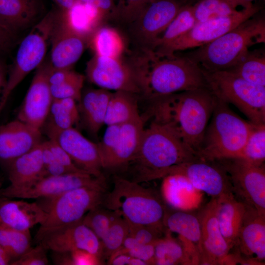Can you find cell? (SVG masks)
<instances>
[{"mask_svg":"<svg viewBox=\"0 0 265 265\" xmlns=\"http://www.w3.org/2000/svg\"><path fill=\"white\" fill-rule=\"evenodd\" d=\"M232 4L237 8L238 6H241L243 8H247L251 6L252 1L254 0H230Z\"/></svg>","mask_w":265,"mask_h":265,"instance_id":"680465c9","label":"cell"},{"mask_svg":"<svg viewBox=\"0 0 265 265\" xmlns=\"http://www.w3.org/2000/svg\"><path fill=\"white\" fill-rule=\"evenodd\" d=\"M185 5L180 0H149L130 24L138 48H151Z\"/></svg>","mask_w":265,"mask_h":265,"instance_id":"5bb4252c","label":"cell"},{"mask_svg":"<svg viewBox=\"0 0 265 265\" xmlns=\"http://www.w3.org/2000/svg\"><path fill=\"white\" fill-rule=\"evenodd\" d=\"M43 10L41 0H0V23L16 33L33 24Z\"/></svg>","mask_w":265,"mask_h":265,"instance_id":"d4e9b609","label":"cell"},{"mask_svg":"<svg viewBox=\"0 0 265 265\" xmlns=\"http://www.w3.org/2000/svg\"><path fill=\"white\" fill-rule=\"evenodd\" d=\"M86 40L66 25L60 11L51 37L50 63L53 69H69L81 56Z\"/></svg>","mask_w":265,"mask_h":265,"instance_id":"44dd1931","label":"cell"},{"mask_svg":"<svg viewBox=\"0 0 265 265\" xmlns=\"http://www.w3.org/2000/svg\"><path fill=\"white\" fill-rule=\"evenodd\" d=\"M112 93L100 88L86 90L81 94L79 109L80 118L87 130L96 134L105 125L108 103Z\"/></svg>","mask_w":265,"mask_h":265,"instance_id":"83f0119b","label":"cell"},{"mask_svg":"<svg viewBox=\"0 0 265 265\" xmlns=\"http://www.w3.org/2000/svg\"><path fill=\"white\" fill-rule=\"evenodd\" d=\"M36 69L17 119L41 131L53 100L49 81L53 67L50 62H43Z\"/></svg>","mask_w":265,"mask_h":265,"instance_id":"2e32d148","label":"cell"},{"mask_svg":"<svg viewBox=\"0 0 265 265\" xmlns=\"http://www.w3.org/2000/svg\"><path fill=\"white\" fill-rule=\"evenodd\" d=\"M228 174L235 193L245 204L265 216V164L257 165L239 158L215 160Z\"/></svg>","mask_w":265,"mask_h":265,"instance_id":"8fae6325","label":"cell"},{"mask_svg":"<svg viewBox=\"0 0 265 265\" xmlns=\"http://www.w3.org/2000/svg\"><path fill=\"white\" fill-rule=\"evenodd\" d=\"M41 131L16 119L0 126V161L7 166L41 143Z\"/></svg>","mask_w":265,"mask_h":265,"instance_id":"ffe728a7","label":"cell"},{"mask_svg":"<svg viewBox=\"0 0 265 265\" xmlns=\"http://www.w3.org/2000/svg\"><path fill=\"white\" fill-rule=\"evenodd\" d=\"M252 5L224 17L196 23L189 31L160 52L159 54L173 55L178 51L196 48L212 42L249 19L259 11Z\"/></svg>","mask_w":265,"mask_h":265,"instance_id":"30bf717a","label":"cell"},{"mask_svg":"<svg viewBox=\"0 0 265 265\" xmlns=\"http://www.w3.org/2000/svg\"><path fill=\"white\" fill-rule=\"evenodd\" d=\"M54 253V262L61 265H99L104 262L99 256L84 250Z\"/></svg>","mask_w":265,"mask_h":265,"instance_id":"7bdbcfd3","label":"cell"},{"mask_svg":"<svg viewBox=\"0 0 265 265\" xmlns=\"http://www.w3.org/2000/svg\"><path fill=\"white\" fill-rule=\"evenodd\" d=\"M217 206V199L212 198L197 216L201 226L200 265H225L231 250L220 230Z\"/></svg>","mask_w":265,"mask_h":265,"instance_id":"e0dca14e","label":"cell"},{"mask_svg":"<svg viewBox=\"0 0 265 265\" xmlns=\"http://www.w3.org/2000/svg\"><path fill=\"white\" fill-rule=\"evenodd\" d=\"M11 260L0 244V265H10Z\"/></svg>","mask_w":265,"mask_h":265,"instance_id":"6f0895ef","label":"cell"},{"mask_svg":"<svg viewBox=\"0 0 265 265\" xmlns=\"http://www.w3.org/2000/svg\"><path fill=\"white\" fill-rule=\"evenodd\" d=\"M164 225L166 230L178 234L179 237L194 244L198 250L201 226L197 216L183 211H176L169 214L167 212Z\"/></svg>","mask_w":265,"mask_h":265,"instance_id":"d6a6232c","label":"cell"},{"mask_svg":"<svg viewBox=\"0 0 265 265\" xmlns=\"http://www.w3.org/2000/svg\"><path fill=\"white\" fill-rule=\"evenodd\" d=\"M149 101L145 118L166 128L197 155L214 106L211 91L202 88Z\"/></svg>","mask_w":265,"mask_h":265,"instance_id":"6da1fadb","label":"cell"},{"mask_svg":"<svg viewBox=\"0 0 265 265\" xmlns=\"http://www.w3.org/2000/svg\"><path fill=\"white\" fill-rule=\"evenodd\" d=\"M85 77L77 73L73 78L57 85H50L53 99L72 98L80 102Z\"/></svg>","mask_w":265,"mask_h":265,"instance_id":"ee69618b","label":"cell"},{"mask_svg":"<svg viewBox=\"0 0 265 265\" xmlns=\"http://www.w3.org/2000/svg\"><path fill=\"white\" fill-rule=\"evenodd\" d=\"M129 236L134 238L137 241L143 244H154L160 238L162 231L154 228L143 225L133 224L128 222Z\"/></svg>","mask_w":265,"mask_h":265,"instance_id":"7dc6e473","label":"cell"},{"mask_svg":"<svg viewBox=\"0 0 265 265\" xmlns=\"http://www.w3.org/2000/svg\"><path fill=\"white\" fill-rule=\"evenodd\" d=\"M48 137L65 151L80 169L96 177H104L97 143L88 139L74 127L55 132Z\"/></svg>","mask_w":265,"mask_h":265,"instance_id":"ac0fdd59","label":"cell"},{"mask_svg":"<svg viewBox=\"0 0 265 265\" xmlns=\"http://www.w3.org/2000/svg\"><path fill=\"white\" fill-rule=\"evenodd\" d=\"M227 70L258 85L265 86V55L263 51H248Z\"/></svg>","mask_w":265,"mask_h":265,"instance_id":"1f68e13d","label":"cell"},{"mask_svg":"<svg viewBox=\"0 0 265 265\" xmlns=\"http://www.w3.org/2000/svg\"><path fill=\"white\" fill-rule=\"evenodd\" d=\"M149 0H118L112 16L130 24L139 14Z\"/></svg>","mask_w":265,"mask_h":265,"instance_id":"f6af8a7d","label":"cell"},{"mask_svg":"<svg viewBox=\"0 0 265 265\" xmlns=\"http://www.w3.org/2000/svg\"><path fill=\"white\" fill-rule=\"evenodd\" d=\"M10 185L7 187L17 189L47 177L42 155V142L17 158L8 165Z\"/></svg>","mask_w":265,"mask_h":265,"instance_id":"484cf974","label":"cell"},{"mask_svg":"<svg viewBox=\"0 0 265 265\" xmlns=\"http://www.w3.org/2000/svg\"><path fill=\"white\" fill-rule=\"evenodd\" d=\"M129 235L128 222L119 214L115 217L101 239L103 260H108L121 246Z\"/></svg>","mask_w":265,"mask_h":265,"instance_id":"ab89813d","label":"cell"},{"mask_svg":"<svg viewBox=\"0 0 265 265\" xmlns=\"http://www.w3.org/2000/svg\"><path fill=\"white\" fill-rule=\"evenodd\" d=\"M82 187L106 190L105 177H96L86 173H68L42 178L17 189H0V196L9 198L50 199L67 191Z\"/></svg>","mask_w":265,"mask_h":265,"instance_id":"7c38bea8","label":"cell"},{"mask_svg":"<svg viewBox=\"0 0 265 265\" xmlns=\"http://www.w3.org/2000/svg\"><path fill=\"white\" fill-rule=\"evenodd\" d=\"M236 246L246 258L262 264L265 261V216L247 205Z\"/></svg>","mask_w":265,"mask_h":265,"instance_id":"603a6c76","label":"cell"},{"mask_svg":"<svg viewBox=\"0 0 265 265\" xmlns=\"http://www.w3.org/2000/svg\"><path fill=\"white\" fill-rule=\"evenodd\" d=\"M199 158L170 131L151 121L144 128L137 154L129 164L133 165L134 171L131 180L139 183L160 179L168 168Z\"/></svg>","mask_w":265,"mask_h":265,"instance_id":"3957f363","label":"cell"},{"mask_svg":"<svg viewBox=\"0 0 265 265\" xmlns=\"http://www.w3.org/2000/svg\"><path fill=\"white\" fill-rule=\"evenodd\" d=\"M192 5H184L163 33L149 48L160 52L189 31L196 24Z\"/></svg>","mask_w":265,"mask_h":265,"instance_id":"836d02e7","label":"cell"},{"mask_svg":"<svg viewBox=\"0 0 265 265\" xmlns=\"http://www.w3.org/2000/svg\"><path fill=\"white\" fill-rule=\"evenodd\" d=\"M31 240L30 230L19 231L0 225V244L10 258L11 263L31 248Z\"/></svg>","mask_w":265,"mask_h":265,"instance_id":"8d00e7d4","label":"cell"},{"mask_svg":"<svg viewBox=\"0 0 265 265\" xmlns=\"http://www.w3.org/2000/svg\"><path fill=\"white\" fill-rule=\"evenodd\" d=\"M108 265H146L143 261L125 254L111 256L107 260Z\"/></svg>","mask_w":265,"mask_h":265,"instance_id":"db71d44e","label":"cell"},{"mask_svg":"<svg viewBox=\"0 0 265 265\" xmlns=\"http://www.w3.org/2000/svg\"><path fill=\"white\" fill-rule=\"evenodd\" d=\"M62 14L67 26L85 40L91 37L106 16L96 7L77 1L70 9L62 11Z\"/></svg>","mask_w":265,"mask_h":265,"instance_id":"f1b7e54d","label":"cell"},{"mask_svg":"<svg viewBox=\"0 0 265 265\" xmlns=\"http://www.w3.org/2000/svg\"><path fill=\"white\" fill-rule=\"evenodd\" d=\"M113 186L106 192L103 205L121 215L127 222L164 231L167 210L161 197L154 189L115 175Z\"/></svg>","mask_w":265,"mask_h":265,"instance_id":"277c9868","label":"cell"},{"mask_svg":"<svg viewBox=\"0 0 265 265\" xmlns=\"http://www.w3.org/2000/svg\"><path fill=\"white\" fill-rule=\"evenodd\" d=\"M46 143L57 161L68 173H86L76 165L68 154L54 140L49 139Z\"/></svg>","mask_w":265,"mask_h":265,"instance_id":"681fc988","label":"cell"},{"mask_svg":"<svg viewBox=\"0 0 265 265\" xmlns=\"http://www.w3.org/2000/svg\"><path fill=\"white\" fill-rule=\"evenodd\" d=\"M170 175L184 176L196 189L205 192L212 198L234 194L228 174L216 161L199 158L176 165L164 171L161 178Z\"/></svg>","mask_w":265,"mask_h":265,"instance_id":"4fadbf2b","label":"cell"},{"mask_svg":"<svg viewBox=\"0 0 265 265\" xmlns=\"http://www.w3.org/2000/svg\"><path fill=\"white\" fill-rule=\"evenodd\" d=\"M144 121V118L140 116L121 125L116 147L104 165L103 170L127 168L138 151L145 128Z\"/></svg>","mask_w":265,"mask_h":265,"instance_id":"cb8c5ba5","label":"cell"},{"mask_svg":"<svg viewBox=\"0 0 265 265\" xmlns=\"http://www.w3.org/2000/svg\"><path fill=\"white\" fill-rule=\"evenodd\" d=\"M208 88L218 99L236 106L255 125L265 124V86L227 70H203Z\"/></svg>","mask_w":265,"mask_h":265,"instance_id":"52a82bcc","label":"cell"},{"mask_svg":"<svg viewBox=\"0 0 265 265\" xmlns=\"http://www.w3.org/2000/svg\"><path fill=\"white\" fill-rule=\"evenodd\" d=\"M42 155L47 177L57 176L68 173L56 159L47 146L46 141L42 142Z\"/></svg>","mask_w":265,"mask_h":265,"instance_id":"f907efd6","label":"cell"},{"mask_svg":"<svg viewBox=\"0 0 265 265\" xmlns=\"http://www.w3.org/2000/svg\"><path fill=\"white\" fill-rule=\"evenodd\" d=\"M47 212L37 202L11 200L0 196V225L19 231H28L42 224Z\"/></svg>","mask_w":265,"mask_h":265,"instance_id":"7402d4cb","label":"cell"},{"mask_svg":"<svg viewBox=\"0 0 265 265\" xmlns=\"http://www.w3.org/2000/svg\"><path fill=\"white\" fill-rule=\"evenodd\" d=\"M58 8L63 12L70 9L75 3L76 0H54Z\"/></svg>","mask_w":265,"mask_h":265,"instance_id":"9f6ffc18","label":"cell"},{"mask_svg":"<svg viewBox=\"0 0 265 265\" xmlns=\"http://www.w3.org/2000/svg\"><path fill=\"white\" fill-rule=\"evenodd\" d=\"M165 232V236L155 243V265H190L182 242L173 238L170 231Z\"/></svg>","mask_w":265,"mask_h":265,"instance_id":"e575fe53","label":"cell"},{"mask_svg":"<svg viewBox=\"0 0 265 265\" xmlns=\"http://www.w3.org/2000/svg\"><path fill=\"white\" fill-rule=\"evenodd\" d=\"M107 128L102 140L97 143L102 160L103 168L115 149L119 138L121 125H111Z\"/></svg>","mask_w":265,"mask_h":265,"instance_id":"bcb514c9","label":"cell"},{"mask_svg":"<svg viewBox=\"0 0 265 265\" xmlns=\"http://www.w3.org/2000/svg\"><path fill=\"white\" fill-rule=\"evenodd\" d=\"M48 117H50V121H46L43 125H46L48 136L74 127L80 119L77 101L72 98L53 99Z\"/></svg>","mask_w":265,"mask_h":265,"instance_id":"4dcf8cb0","label":"cell"},{"mask_svg":"<svg viewBox=\"0 0 265 265\" xmlns=\"http://www.w3.org/2000/svg\"><path fill=\"white\" fill-rule=\"evenodd\" d=\"M211 117L197 153L198 157L209 161L237 158L254 124L240 117L228 104L215 97Z\"/></svg>","mask_w":265,"mask_h":265,"instance_id":"8992f818","label":"cell"},{"mask_svg":"<svg viewBox=\"0 0 265 265\" xmlns=\"http://www.w3.org/2000/svg\"><path fill=\"white\" fill-rule=\"evenodd\" d=\"M196 23L231 15L237 11L230 0H199L192 5Z\"/></svg>","mask_w":265,"mask_h":265,"instance_id":"f35d334b","label":"cell"},{"mask_svg":"<svg viewBox=\"0 0 265 265\" xmlns=\"http://www.w3.org/2000/svg\"><path fill=\"white\" fill-rule=\"evenodd\" d=\"M236 158L261 165L265 160V124H254L241 152Z\"/></svg>","mask_w":265,"mask_h":265,"instance_id":"74e56055","label":"cell"},{"mask_svg":"<svg viewBox=\"0 0 265 265\" xmlns=\"http://www.w3.org/2000/svg\"><path fill=\"white\" fill-rule=\"evenodd\" d=\"M246 210V205L234 194L217 199V217L221 233L231 249L236 246Z\"/></svg>","mask_w":265,"mask_h":265,"instance_id":"4316f807","label":"cell"},{"mask_svg":"<svg viewBox=\"0 0 265 265\" xmlns=\"http://www.w3.org/2000/svg\"><path fill=\"white\" fill-rule=\"evenodd\" d=\"M48 250L41 243L31 248L17 260L12 261L10 265H47L48 259Z\"/></svg>","mask_w":265,"mask_h":265,"instance_id":"c3c4849f","label":"cell"},{"mask_svg":"<svg viewBox=\"0 0 265 265\" xmlns=\"http://www.w3.org/2000/svg\"><path fill=\"white\" fill-rule=\"evenodd\" d=\"M60 9H53L23 39L15 60L8 71L6 84L0 102V114L14 89L43 62Z\"/></svg>","mask_w":265,"mask_h":265,"instance_id":"ba28073f","label":"cell"},{"mask_svg":"<svg viewBox=\"0 0 265 265\" xmlns=\"http://www.w3.org/2000/svg\"><path fill=\"white\" fill-rule=\"evenodd\" d=\"M122 254L141 260L147 265H155V243H141L128 235L121 246L111 256Z\"/></svg>","mask_w":265,"mask_h":265,"instance_id":"b9f144b4","label":"cell"},{"mask_svg":"<svg viewBox=\"0 0 265 265\" xmlns=\"http://www.w3.org/2000/svg\"><path fill=\"white\" fill-rule=\"evenodd\" d=\"M8 71L5 61L0 57V102L6 84Z\"/></svg>","mask_w":265,"mask_h":265,"instance_id":"11a10c76","label":"cell"},{"mask_svg":"<svg viewBox=\"0 0 265 265\" xmlns=\"http://www.w3.org/2000/svg\"><path fill=\"white\" fill-rule=\"evenodd\" d=\"M255 15L186 56L206 71L229 69L248 51L249 47L265 42V18Z\"/></svg>","mask_w":265,"mask_h":265,"instance_id":"5b68a950","label":"cell"},{"mask_svg":"<svg viewBox=\"0 0 265 265\" xmlns=\"http://www.w3.org/2000/svg\"></svg>","mask_w":265,"mask_h":265,"instance_id":"94428289","label":"cell"},{"mask_svg":"<svg viewBox=\"0 0 265 265\" xmlns=\"http://www.w3.org/2000/svg\"><path fill=\"white\" fill-rule=\"evenodd\" d=\"M106 190L95 187H82L67 191L48 199L47 217L40 225L35 236L38 243L50 232L81 221L92 209L103 205Z\"/></svg>","mask_w":265,"mask_h":265,"instance_id":"9c48e42d","label":"cell"},{"mask_svg":"<svg viewBox=\"0 0 265 265\" xmlns=\"http://www.w3.org/2000/svg\"><path fill=\"white\" fill-rule=\"evenodd\" d=\"M136 95L124 91L112 93L107 105L105 125H121L139 117L141 115Z\"/></svg>","mask_w":265,"mask_h":265,"instance_id":"f546056e","label":"cell"},{"mask_svg":"<svg viewBox=\"0 0 265 265\" xmlns=\"http://www.w3.org/2000/svg\"><path fill=\"white\" fill-rule=\"evenodd\" d=\"M128 63L135 74L140 94L149 100L208 88L201 68L186 56L163 55L150 48H138Z\"/></svg>","mask_w":265,"mask_h":265,"instance_id":"7a4b0ae2","label":"cell"},{"mask_svg":"<svg viewBox=\"0 0 265 265\" xmlns=\"http://www.w3.org/2000/svg\"><path fill=\"white\" fill-rule=\"evenodd\" d=\"M15 33L0 23V51H9L14 45Z\"/></svg>","mask_w":265,"mask_h":265,"instance_id":"f5cc1de1","label":"cell"},{"mask_svg":"<svg viewBox=\"0 0 265 265\" xmlns=\"http://www.w3.org/2000/svg\"><path fill=\"white\" fill-rule=\"evenodd\" d=\"M184 4L193 5L199 0H180Z\"/></svg>","mask_w":265,"mask_h":265,"instance_id":"91938a15","label":"cell"},{"mask_svg":"<svg viewBox=\"0 0 265 265\" xmlns=\"http://www.w3.org/2000/svg\"><path fill=\"white\" fill-rule=\"evenodd\" d=\"M83 3L91 4L102 12L106 16H112L114 12L115 3L114 0H76Z\"/></svg>","mask_w":265,"mask_h":265,"instance_id":"816d5d0a","label":"cell"},{"mask_svg":"<svg viewBox=\"0 0 265 265\" xmlns=\"http://www.w3.org/2000/svg\"><path fill=\"white\" fill-rule=\"evenodd\" d=\"M118 214L117 212L101 205L89 211L81 222L91 229L101 240Z\"/></svg>","mask_w":265,"mask_h":265,"instance_id":"60d3db41","label":"cell"},{"mask_svg":"<svg viewBox=\"0 0 265 265\" xmlns=\"http://www.w3.org/2000/svg\"><path fill=\"white\" fill-rule=\"evenodd\" d=\"M90 45L95 54L120 58L125 50L124 40L113 28L100 26L91 36Z\"/></svg>","mask_w":265,"mask_h":265,"instance_id":"d590c367","label":"cell"},{"mask_svg":"<svg viewBox=\"0 0 265 265\" xmlns=\"http://www.w3.org/2000/svg\"><path fill=\"white\" fill-rule=\"evenodd\" d=\"M39 243L48 250L55 252H71L78 249L86 250L99 256L104 261L100 239L81 221L50 232Z\"/></svg>","mask_w":265,"mask_h":265,"instance_id":"d6986e66","label":"cell"},{"mask_svg":"<svg viewBox=\"0 0 265 265\" xmlns=\"http://www.w3.org/2000/svg\"><path fill=\"white\" fill-rule=\"evenodd\" d=\"M86 74L89 81L101 88L140 93L133 70L120 58L95 54L86 64Z\"/></svg>","mask_w":265,"mask_h":265,"instance_id":"9a60e30c","label":"cell"}]
</instances>
